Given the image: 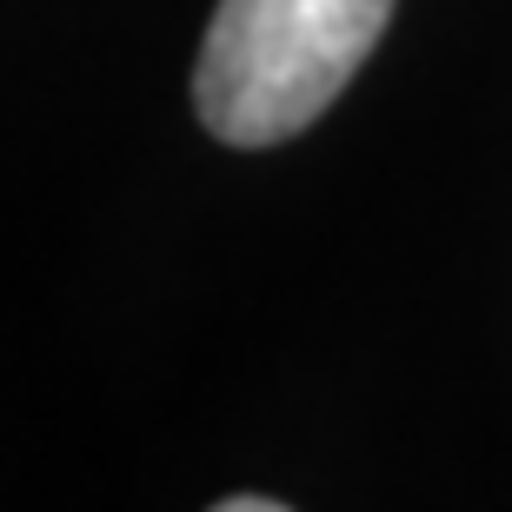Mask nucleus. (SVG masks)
Here are the masks:
<instances>
[{"mask_svg":"<svg viewBox=\"0 0 512 512\" xmlns=\"http://www.w3.org/2000/svg\"><path fill=\"white\" fill-rule=\"evenodd\" d=\"M386 20L393 0H220L193 67V107L227 147H280L340 100Z\"/></svg>","mask_w":512,"mask_h":512,"instance_id":"obj_1","label":"nucleus"},{"mask_svg":"<svg viewBox=\"0 0 512 512\" xmlns=\"http://www.w3.org/2000/svg\"><path fill=\"white\" fill-rule=\"evenodd\" d=\"M220 512H280V499H220Z\"/></svg>","mask_w":512,"mask_h":512,"instance_id":"obj_2","label":"nucleus"}]
</instances>
